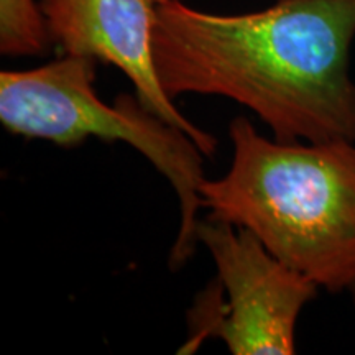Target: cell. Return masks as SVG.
Here are the masks:
<instances>
[{"mask_svg":"<svg viewBox=\"0 0 355 355\" xmlns=\"http://www.w3.org/2000/svg\"><path fill=\"white\" fill-rule=\"evenodd\" d=\"M354 295H355V288H354Z\"/></svg>","mask_w":355,"mask_h":355,"instance_id":"52a82bcc","label":"cell"},{"mask_svg":"<svg viewBox=\"0 0 355 355\" xmlns=\"http://www.w3.org/2000/svg\"><path fill=\"white\" fill-rule=\"evenodd\" d=\"M51 44L40 2L0 0V53L3 56H43Z\"/></svg>","mask_w":355,"mask_h":355,"instance_id":"8992f818","label":"cell"},{"mask_svg":"<svg viewBox=\"0 0 355 355\" xmlns=\"http://www.w3.org/2000/svg\"><path fill=\"white\" fill-rule=\"evenodd\" d=\"M232 162L199 196L319 290L355 288V141H285L230 122Z\"/></svg>","mask_w":355,"mask_h":355,"instance_id":"7a4b0ae2","label":"cell"},{"mask_svg":"<svg viewBox=\"0 0 355 355\" xmlns=\"http://www.w3.org/2000/svg\"><path fill=\"white\" fill-rule=\"evenodd\" d=\"M198 241L216 263L217 279L199 296L183 352L217 337L234 355H291L296 324L319 288L283 263L250 230L207 216Z\"/></svg>","mask_w":355,"mask_h":355,"instance_id":"277c9868","label":"cell"},{"mask_svg":"<svg viewBox=\"0 0 355 355\" xmlns=\"http://www.w3.org/2000/svg\"><path fill=\"white\" fill-rule=\"evenodd\" d=\"M97 61L61 55L32 69L0 73V122L13 135L78 146L87 139L121 141L144 155L175 191L180 227L170 254L173 270L198 245L199 189L204 155L189 133L168 123L137 96L121 94L107 104L96 92Z\"/></svg>","mask_w":355,"mask_h":355,"instance_id":"3957f363","label":"cell"},{"mask_svg":"<svg viewBox=\"0 0 355 355\" xmlns=\"http://www.w3.org/2000/svg\"><path fill=\"white\" fill-rule=\"evenodd\" d=\"M355 0H277L239 15L171 0L158 7L152 50L170 99L225 97L285 141H355L350 50Z\"/></svg>","mask_w":355,"mask_h":355,"instance_id":"6da1fadb","label":"cell"},{"mask_svg":"<svg viewBox=\"0 0 355 355\" xmlns=\"http://www.w3.org/2000/svg\"><path fill=\"white\" fill-rule=\"evenodd\" d=\"M171 0H40L53 44L61 55L87 56L125 74L152 112L193 137L206 157L217 140L186 119L159 83L152 35L157 10Z\"/></svg>","mask_w":355,"mask_h":355,"instance_id":"5b68a950","label":"cell"}]
</instances>
